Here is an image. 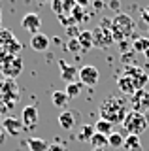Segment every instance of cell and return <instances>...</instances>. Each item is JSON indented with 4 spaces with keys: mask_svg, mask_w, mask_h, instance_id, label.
<instances>
[{
    "mask_svg": "<svg viewBox=\"0 0 149 151\" xmlns=\"http://www.w3.org/2000/svg\"><path fill=\"white\" fill-rule=\"evenodd\" d=\"M0 89H2V98H4L6 104H13V102L19 100V87H17L15 79H8L6 78V81L2 83Z\"/></svg>",
    "mask_w": 149,
    "mask_h": 151,
    "instance_id": "8",
    "label": "cell"
},
{
    "mask_svg": "<svg viewBox=\"0 0 149 151\" xmlns=\"http://www.w3.org/2000/svg\"><path fill=\"white\" fill-rule=\"evenodd\" d=\"M92 2V0H76V4L77 6H81V8H85V6H89V4Z\"/></svg>",
    "mask_w": 149,
    "mask_h": 151,
    "instance_id": "41",
    "label": "cell"
},
{
    "mask_svg": "<svg viewBox=\"0 0 149 151\" xmlns=\"http://www.w3.org/2000/svg\"><path fill=\"white\" fill-rule=\"evenodd\" d=\"M134 28H136V21L123 12L115 13V17L111 19V34H113V42H117V44L123 40H128V38L136 40L138 36L134 34Z\"/></svg>",
    "mask_w": 149,
    "mask_h": 151,
    "instance_id": "2",
    "label": "cell"
},
{
    "mask_svg": "<svg viewBox=\"0 0 149 151\" xmlns=\"http://www.w3.org/2000/svg\"><path fill=\"white\" fill-rule=\"evenodd\" d=\"M142 19H143V21H145V25L149 27V8L142 9Z\"/></svg>",
    "mask_w": 149,
    "mask_h": 151,
    "instance_id": "37",
    "label": "cell"
},
{
    "mask_svg": "<svg viewBox=\"0 0 149 151\" xmlns=\"http://www.w3.org/2000/svg\"><path fill=\"white\" fill-rule=\"evenodd\" d=\"M134 85H136V91H140V89H145V85L149 83V74L142 72L140 76H136V78H132Z\"/></svg>",
    "mask_w": 149,
    "mask_h": 151,
    "instance_id": "28",
    "label": "cell"
},
{
    "mask_svg": "<svg viewBox=\"0 0 149 151\" xmlns=\"http://www.w3.org/2000/svg\"><path fill=\"white\" fill-rule=\"evenodd\" d=\"M0 25H2V9H0ZM0 28H2V27H0Z\"/></svg>",
    "mask_w": 149,
    "mask_h": 151,
    "instance_id": "44",
    "label": "cell"
},
{
    "mask_svg": "<svg viewBox=\"0 0 149 151\" xmlns=\"http://www.w3.org/2000/svg\"><path fill=\"white\" fill-rule=\"evenodd\" d=\"M104 6H106L104 0H92V8H95V9H102Z\"/></svg>",
    "mask_w": 149,
    "mask_h": 151,
    "instance_id": "36",
    "label": "cell"
},
{
    "mask_svg": "<svg viewBox=\"0 0 149 151\" xmlns=\"http://www.w3.org/2000/svg\"><path fill=\"white\" fill-rule=\"evenodd\" d=\"M95 136V127H91V125H83L81 127V130H80V134H77V138L80 140H89Z\"/></svg>",
    "mask_w": 149,
    "mask_h": 151,
    "instance_id": "29",
    "label": "cell"
},
{
    "mask_svg": "<svg viewBox=\"0 0 149 151\" xmlns=\"http://www.w3.org/2000/svg\"><path fill=\"white\" fill-rule=\"evenodd\" d=\"M21 49H23V44H21L19 40H17V38H15V40H11L8 45H4V51H6V53L10 55V57H19Z\"/></svg>",
    "mask_w": 149,
    "mask_h": 151,
    "instance_id": "21",
    "label": "cell"
},
{
    "mask_svg": "<svg viewBox=\"0 0 149 151\" xmlns=\"http://www.w3.org/2000/svg\"><path fill=\"white\" fill-rule=\"evenodd\" d=\"M11 40H15V36H13V32L10 28H0V47L8 45Z\"/></svg>",
    "mask_w": 149,
    "mask_h": 151,
    "instance_id": "27",
    "label": "cell"
},
{
    "mask_svg": "<svg viewBox=\"0 0 149 151\" xmlns=\"http://www.w3.org/2000/svg\"><path fill=\"white\" fill-rule=\"evenodd\" d=\"M81 89H83V85H81L80 81H76V83H68L66 89H64V93H66L68 98H76L77 94L81 93Z\"/></svg>",
    "mask_w": 149,
    "mask_h": 151,
    "instance_id": "25",
    "label": "cell"
},
{
    "mask_svg": "<svg viewBox=\"0 0 149 151\" xmlns=\"http://www.w3.org/2000/svg\"><path fill=\"white\" fill-rule=\"evenodd\" d=\"M117 89L123 94H134L136 93V85H134L132 81V78H128V76H119V79H117Z\"/></svg>",
    "mask_w": 149,
    "mask_h": 151,
    "instance_id": "13",
    "label": "cell"
},
{
    "mask_svg": "<svg viewBox=\"0 0 149 151\" xmlns=\"http://www.w3.org/2000/svg\"><path fill=\"white\" fill-rule=\"evenodd\" d=\"M21 27L25 28V30L32 32V36H34V34H38V30L42 27V19H40L38 13H27V15L21 19Z\"/></svg>",
    "mask_w": 149,
    "mask_h": 151,
    "instance_id": "10",
    "label": "cell"
},
{
    "mask_svg": "<svg viewBox=\"0 0 149 151\" xmlns=\"http://www.w3.org/2000/svg\"><path fill=\"white\" fill-rule=\"evenodd\" d=\"M147 125H149L147 117L142 115V113H138V111H128L127 117H125V121H123L125 130H127L128 134H136V136H140L142 132H145Z\"/></svg>",
    "mask_w": 149,
    "mask_h": 151,
    "instance_id": "3",
    "label": "cell"
},
{
    "mask_svg": "<svg viewBox=\"0 0 149 151\" xmlns=\"http://www.w3.org/2000/svg\"><path fill=\"white\" fill-rule=\"evenodd\" d=\"M51 102H53V106H57V108H64L66 102H68L66 93L64 91H55L53 94H51Z\"/></svg>",
    "mask_w": 149,
    "mask_h": 151,
    "instance_id": "22",
    "label": "cell"
},
{
    "mask_svg": "<svg viewBox=\"0 0 149 151\" xmlns=\"http://www.w3.org/2000/svg\"><path fill=\"white\" fill-rule=\"evenodd\" d=\"M59 68H60V78L66 81V85H68V83H76V78L80 79V68L66 64V60L60 59V60H59Z\"/></svg>",
    "mask_w": 149,
    "mask_h": 151,
    "instance_id": "9",
    "label": "cell"
},
{
    "mask_svg": "<svg viewBox=\"0 0 149 151\" xmlns=\"http://www.w3.org/2000/svg\"><path fill=\"white\" fill-rule=\"evenodd\" d=\"M127 151H142V142H140V136L136 134H128L125 136V145H123Z\"/></svg>",
    "mask_w": 149,
    "mask_h": 151,
    "instance_id": "16",
    "label": "cell"
},
{
    "mask_svg": "<svg viewBox=\"0 0 149 151\" xmlns=\"http://www.w3.org/2000/svg\"><path fill=\"white\" fill-rule=\"evenodd\" d=\"M92 34V42H95V47H100V49H106L113 44V34H111V28H102L100 25L95 27L91 30Z\"/></svg>",
    "mask_w": 149,
    "mask_h": 151,
    "instance_id": "4",
    "label": "cell"
},
{
    "mask_svg": "<svg viewBox=\"0 0 149 151\" xmlns=\"http://www.w3.org/2000/svg\"><path fill=\"white\" fill-rule=\"evenodd\" d=\"M80 45H81V49L83 51H89L91 47H95V42H92V34H91V30H81V34H80Z\"/></svg>",
    "mask_w": 149,
    "mask_h": 151,
    "instance_id": "19",
    "label": "cell"
},
{
    "mask_svg": "<svg viewBox=\"0 0 149 151\" xmlns=\"http://www.w3.org/2000/svg\"><path fill=\"white\" fill-rule=\"evenodd\" d=\"M143 55H145V60L149 63V49H147V51H145V53H143Z\"/></svg>",
    "mask_w": 149,
    "mask_h": 151,
    "instance_id": "42",
    "label": "cell"
},
{
    "mask_svg": "<svg viewBox=\"0 0 149 151\" xmlns=\"http://www.w3.org/2000/svg\"><path fill=\"white\" fill-rule=\"evenodd\" d=\"M91 145L95 149H104L106 145H108V136L104 134H98V132H95V136L91 138Z\"/></svg>",
    "mask_w": 149,
    "mask_h": 151,
    "instance_id": "23",
    "label": "cell"
},
{
    "mask_svg": "<svg viewBox=\"0 0 149 151\" xmlns=\"http://www.w3.org/2000/svg\"><path fill=\"white\" fill-rule=\"evenodd\" d=\"M95 151H106V149H95Z\"/></svg>",
    "mask_w": 149,
    "mask_h": 151,
    "instance_id": "46",
    "label": "cell"
},
{
    "mask_svg": "<svg viewBox=\"0 0 149 151\" xmlns=\"http://www.w3.org/2000/svg\"><path fill=\"white\" fill-rule=\"evenodd\" d=\"M127 113V102L119 96H110L100 104V119H106L113 125L125 121Z\"/></svg>",
    "mask_w": 149,
    "mask_h": 151,
    "instance_id": "1",
    "label": "cell"
},
{
    "mask_svg": "<svg viewBox=\"0 0 149 151\" xmlns=\"http://www.w3.org/2000/svg\"><path fill=\"white\" fill-rule=\"evenodd\" d=\"M66 51H70V53H77V51H83L81 45H80V40L77 38H74V40H68L66 44Z\"/></svg>",
    "mask_w": 149,
    "mask_h": 151,
    "instance_id": "31",
    "label": "cell"
},
{
    "mask_svg": "<svg viewBox=\"0 0 149 151\" xmlns=\"http://www.w3.org/2000/svg\"><path fill=\"white\" fill-rule=\"evenodd\" d=\"M95 132H98V134H104V136H110L111 132H113V123L106 121V119H98L95 123Z\"/></svg>",
    "mask_w": 149,
    "mask_h": 151,
    "instance_id": "17",
    "label": "cell"
},
{
    "mask_svg": "<svg viewBox=\"0 0 149 151\" xmlns=\"http://www.w3.org/2000/svg\"><path fill=\"white\" fill-rule=\"evenodd\" d=\"M0 72L8 79H15L23 72V59L21 57H8V60L0 66Z\"/></svg>",
    "mask_w": 149,
    "mask_h": 151,
    "instance_id": "5",
    "label": "cell"
},
{
    "mask_svg": "<svg viewBox=\"0 0 149 151\" xmlns=\"http://www.w3.org/2000/svg\"><path fill=\"white\" fill-rule=\"evenodd\" d=\"M66 32H68L70 40H74V38H80V34H81V30L77 28V25H74V27H68V28H66Z\"/></svg>",
    "mask_w": 149,
    "mask_h": 151,
    "instance_id": "34",
    "label": "cell"
},
{
    "mask_svg": "<svg viewBox=\"0 0 149 151\" xmlns=\"http://www.w3.org/2000/svg\"><path fill=\"white\" fill-rule=\"evenodd\" d=\"M130 104H132V111H138L142 115H145L149 111V93L145 89L136 91L132 94V98H130Z\"/></svg>",
    "mask_w": 149,
    "mask_h": 151,
    "instance_id": "6",
    "label": "cell"
},
{
    "mask_svg": "<svg viewBox=\"0 0 149 151\" xmlns=\"http://www.w3.org/2000/svg\"><path fill=\"white\" fill-rule=\"evenodd\" d=\"M76 0H64V13H72V9L76 8Z\"/></svg>",
    "mask_w": 149,
    "mask_h": 151,
    "instance_id": "35",
    "label": "cell"
},
{
    "mask_svg": "<svg viewBox=\"0 0 149 151\" xmlns=\"http://www.w3.org/2000/svg\"><path fill=\"white\" fill-rule=\"evenodd\" d=\"M98 78H100V74H98V70H96L95 66L85 64V66H81V68H80V83L81 85L95 87V85L98 83Z\"/></svg>",
    "mask_w": 149,
    "mask_h": 151,
    "instance_id": "7",
    "label": "cell"
},
{
    "mask_svg": "<svg viewBox=\"0 0 149 151\" xmlns=\"http://www.w3.org/2000/svg\"><path fill=\"white\" fill-rule=\"evenodd\" d=\"M59 125H60V129H64V130H70L74 125H76V115H74L72 111H62L59 115Z\"/></svg>",
    "mask_w": 149,
    "mask_h": 151,
    "instance_id": "15",
    "label": "cell"
},
{
    "mask_svg": "<svg viewBox=\"0 0 149 151\" xmlns=\"http://www.w3.org/2000/svg\"><path fill=\"white\" fill-rule=\"evenodd\" d=\"M42 2H53V0H42Z\"/></svg>",
    "mask_w": 149,
    "mask_h": 151,
    "instance_id": "45",
    "label": "cell"
},
{
    "mask_svg": "<svg viewBox=\"0 0 149 151\" xmlns=\"http://www.w3.org/2000/svg\"><path fill=\"white\" fill-rule=\"evenodd\" d=\"M23 121L19 119H15V117H6V119L2 121V129L8 132L10 136H19L21 132H23Z\"/></svg>",
    "mask_w": 149,
    "mask_h": 151,
    "instance_id": "11",
    "label": "cell"
},
{
    "mask_svg": "<svg viewBox=\"0 0 149 151\" xmlns=\"http://www.w3.org/2000/svg\"><path fill=\"white\" fill-rule=\"evenodd\" d=\"M51 9L57 13V17L62 15L64 13V0H53V2H51Z\"/></svg>",
    "mask_w": 149,
    "mask_h": 151,
    "instance_id": "32",
    "label": "cell"
},
{
    "mask_svg": "<svg viewBox=\"0 0 149 151\" xmlns=\"http://www.w3.org/2000/svg\"><path fill=\"white\" fill-rule=\"evenodd\" d=\"M27 145H29L30 151H47L49 149V144L42 138H29L27 140Z\"/></svg>",
    "mask_w": 149,
    "mask_h": 151,
    "instance_id": "18",
    "label": "cell"
},
{
    "mask_svg": "<svg viewBox=\"0 0 149 151\" xmlns=\"http://www.w3.org/2000/svg\"><path fill=\"white\" fill-rule=\"evenodd\" d=\"M47 151H64V147H62V145H59V144H51Z\"/></svg>",
    "mask_w": 149,
    "mask_h": 151,
    "instance_id": "40",
    "label": "cell"
},
{
    "mask_svg": "<svg viewBox=\"0 0 149 151\" xmlns=\"http://www.w3.org/2000/svg\"><path fill=\"white\" fill-rule=\"evenodd\" d=\"M108 145H111V147H123L125 145V136H121V132H111V134L108 136Z\"/></svg>",
    "mask_w": 149,
    "mask_h": 151,
    "instance_id": "24",
    "label": "cell"
},
{
    "mask_svg": "<svg viewBox=\"0 0 149 151\" xmlns=\"http://www.w3.org/2000/svg\"><path fill=\"white\" fill-rule=\"evenodd\" d=\"M147 49H149V38L138 36L136 40H134V44H132V51L134 53H145Z\"/></svg>",
    "mask_w": 149,
    "mask_h": 151,
    "instance_id": "20",
    "label": "cell"
},
{
    "mask_svg": "<svg viewBox=\"0 0 149 151\" xmlns=\"http://www.w3.org/2000/svg\"><path fill=\"white\" fill-rule=\"evenodd\" d=\"M2 134H4V129H2V127H0V140H2V138H4V136H2Z\"/></svg>",
    "mask_w": 149,
    "mask_h": 151,
    "instance_id": "43",
    "label": "cell"
},
{
    "mask_svg": "<svg viewBox=\"0 0 149 151\" xmlns=\"http://www.w3.org/2000/svg\"><path fill=\"white\" fill-rule=\"evenodd\" d=\"M30 47L34 51H40V53H44V51H47V47H49V38L45 36V34H34L32 36V40H30Z\"/></svg>",
    "mask_w": 149,
    "mask_h": 151,
    "instance_id": "14",
    "label": "cell"
},
{
    "mask_svg": "<svg viewBox=\"0 0 149 151\" xmlns=\"http://www.w3.org/2000/svg\"><path fill=\"white\" fill-rule=\"evenodd\" d=\"M108 8H111L113 12H117V13H119V0H111V2L108 4Z\"/></svg>",
    "mask_w": 149,
    "mask_h": 151,
    "instance_id": "38",
    "label": "cell"
},
{
    "mask_svg": "<svg viewBox=\"0 0 149 151\" xmlns=\"http://www.w3.org/2000/svg\"><path fill=\"white\" fill-rule=\"evenodd\" d=\"M100 27L102 28H111V19H102V21H100Z\"/></svg>",
    "mask_w": 149,
    "mask_h": 151,
    "instance_id": "39",
    "label": "cell"
},
{
    "mask_svg": "<svg viewBox=\"0 0 149 151\" xmlns=\"http://www.w3.org/2000/svg\"><path fill=\"white\" fill-rule=\"evenodd\" d=\"M23 125L25 127H36V123H38V108L36 106H25V110H23Z\"/></svg>",
    "mask_w": 149,
    "mask_h": 151,
    "instance_id": "12",
    "label": "cell"
},
{
    "mask_svg": "<svg viewBox=\"0 0 149 151\" xmlns=\"http://www.w3.org/2000/svg\"><path fill=\"white\" fill-rule=\"evenodd\" d=\"M70 15H72V19H74V21H76V25H80L81 21H85V19H87L85 8H81V6H76V8L72 9V13H70Z\"/></svg>",
    "mask_w": 149,
    "mask_h": 151,
    "instance_id": "26",
    "label": "cell"
},
{
    "mask_svg": "<svg viewBox=\"0 0 149 151\" xmlns=\"http://www.w3.org/2000/svg\"><path fill=\"white\" fill-rule=\"evenodd\" d=\"M143 70L140 68V66H134V64H128V66H125V76H128V78H136V76H140Z\"/></svg>",
    "mask_w": 149,
    "mask_h": 151,
    "instance_id": "30",
    "label": "cell"
},
{
    "mask_svg": "<svg viewBox=\"0 0 149 151\" xmlns=\"http://www.w3.org/2000/svg\"><path fill=\"white\" fill-rule=\"evenodd\" d=\"M59 21L60 23H62V25L64 27H74V25H76V21H74V19H72V15H70V13H62V15H59Z\"/></svg>",
    "mask_w": 149,
    "mask_h": 151,
    "instance_id": "33",
    "label": "cell"
}]
</instances>
